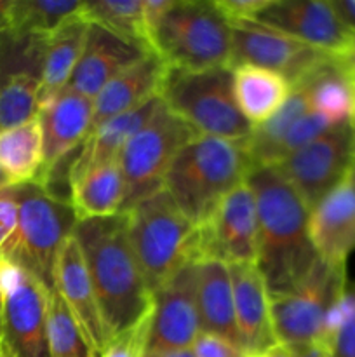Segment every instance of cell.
I'll list each match as a JSON object with an SVG mask.
<instances>
[{
  "mask_svg": "<svg viewBox=\"0 0 355 357\" xmlns=\"http://www.w3.org/2000/svg\"><path fill=\"white\" fill-rule=\"evenodd\" d=\"M246 181L256 201V265L268 295L291 291L320 260L308 234V206L274 166L251 167Z\"/></svg>",
  "mask_w": 355,
  "mask_h": 357,
  "instance_id": "cell-1",
  "label": "cell"
},
{
  "mask_svg": "<svg viewBox=\"0 0 355 357\" xmlns=\"http://www.w3.org/2000/svg\"><path fill=\"white\" fill-rule=\"evenodd\" d=\"M73 237L82 250L110 340L153 310V293L129 241L127 216L79 220Z\"/></svg>",
  "mask_w": 355,
  "mask_h": 357,
  "instance_id": "cell-2",
  "label": "cell"
},
{
  "mask_svg": "<svg viewBox=\"0 0 355 357\" xmlns=\"http://www.w3.org/2000/svg\"><path fill=\"white\" fill-rule=\"evenodd\" d=\"M251 167L246 142L198 135L174 157L164 190L198 227L230 190L247 180Z\"/></svg>",
  "mask_w": 355,
  "mask_h": 357,
  "instance_id": "cell-3",
  "label": "cell"
},
{
  "mask_svg": "<svg viewBox=\"0 0 355 357\" xmlns=\"http://www.w3.org/2000/svg\"><path fill=\"white\" fill-rule=\"evenodd\" d=\"M125 216L132 251L152 293L181 267L198 261V227L183 215L166 190L150 195Z\"/></svg>",
  "mask_w": 355,
  "mask_h": 357,
  "instance_id": "cell-4",
  "label": "cell"
},
{
  "mask_svg": "<svg viewBox=\"0 0 355 357\" xmlns=\"http://www.w3.org/2000/svg\"><path fill=\"white\" fill-rule=\"evenodd\" d=\"M17 227L0 260L33 275L54 291V268L59 250L73 234L77 215L72 202L49 194L37 181L14 185Z\"/></svg>",
  "mask_w": 355,
  "mask_h": 357,
  "instance_id": "cell-5",
  "label": "cell"
},
{
  "mask_svg": "<svg viewBox=\"0 0 355 357\" xmlns=\"http://www.w3.org/2000/svg\"><path fill=\"white\" fill-rule=\"evenodd\" d=\"M152 51L167 68H232L230 23L214 2L174 0L152 35Z\"/></svg>",
  "mask_w": 355,
  "mask_h": 357,
  "instance_id": "cell-6",
  "label": "cell"
},
{
  "mask_svg": "<svg viewBox=\"0 0 355 357\" xmlns=\"http://www.w3.org/2000/svg\"><path fill=\"white\" fill-rule=\"evenodd\" d=\"M159 96L174 115L183 119L198 135L246 142L254 131L233 96L232 68L200 72L169 68Z\"/></svg>",
  "mask_w": 355,
  "mask_h": 357,
  "instance_id": "cell-7",
  "label": "cell"
},
{
  "mask_svg": "<svg viewBox=\"0 0 355 357\" xmlns=\"http://www.w3.org/2000/svg\"><path fill=\"white\" fill-rule=\"evenodd\" d=\"M195 136L198 132L191 126L174 115L166 105H160L118 155L125 187L120 213L131 211L150 195L164 190V178L174 157Z\"/></svg>",
  "mask_w": 355,
  "mask_h": 357,
  "instance_id": "cell-8",
  "label": "cell"
},
{
  "mask_svg": "<svg viewBox=\"0 0 355 357\" xmlns=\"http://www.w3.org/2000/svg\"><path fill=\"white\" fill-rule=\"evenodd\" d=\"M347 284V267L319 260L294 289L268 295L271 326L278 344L285 347L320 344L327 316Z\"/></svg>",
  "mask_w": 355,
  "mask_h": 357,
  "instance_id": "cell-9",
  "label": "cell"
},
{
  "mask_svg": "<svg viewBox=\"0 0 355 357\" xmlns=\"http://www.w3.org/2000/svg\"><path fill=\"white\" fill-rule=\"evenodd\" d=\"M2 351L14 357H51L47 342L49 289L23 268L0 260Z\"/></svg>",
  "mask_w": 355,
  "mask_h": 357,
  "instance_id": "cell-10",
  "label": "cell"
},
{
  "mask_svg": "<svg viewBox=\"0 0 355 357\" xmlns=\"http://www.w3.org/2000/svg\"><path fill=\"white\" fill-rule=\"evenodd\" d=\"M354 160V129L347 122L331 128L274 167L312 209L348 176Z\"/></svg>",
  "mask_w": 355,
  "mask_h": 357,
  "instance_id": "cell-11",
  "label": "cell"
},
{
  "mask_svg": "<svg viewBox=\"0 0 355 357\" xmlns=\"http://www.w3.org/2000/svg\"><path fill=\"white\" fill-rule=\"evenodd\" d=\"M228 23L232 31V68L254 65L271 70L285 77L294 87L324 63L336 58L256 21Z\"/></svg>",
  "mask_w": 355,
  "mask_h": 357,
  "instance_id": "cell-12",
  "label": "cell"
},
{
  "mask_svg": "<svg viewBox=\"0 0 355 357\" xmlns=\"http://www.w3.org/2000/svg\"><path fill=\"white\" fill-rule=\"evenodd\" d=\"M233 264L258 261V215L247 181L230 190L202 225H198V260Z\"/></svg>",
  "mask_w": 355,
  "mask_h": 357,
  "instance_id": "cell-13",
  "label": "cell"
},
{
  "mask_svg": "<svg viewBox=\"0 0 355 357\" xmlns=\"http://www.w3.org/2000/svg\"><path fill=\"white\" fill-rule=\"evenodd\" d=\"M251 21L336 58H345L355 42V33L341 23L331 0H270Z\"/></svg>",
  "mask_w": 355,
  "mask_h": 357,
  "instance_id": "cell-14",
  "label": "cell"
},
{
  "mask_svg": "<svg viewBox=\"0 0 355 357\" xmlns=\"http://www.w3.org/2000/svg\"><path fill=\"white\" fill-rule=\"evenodd\" d=\"M198 333L197 261H190L153 293L152 328L146 352L191 349Z\"/></svg>",
  "mask_w": 355,
  "mask_h": 357,
  "instance_id": "cell-15",
  "label": "cell"
},
{
  "mask_svg": "<svg viewBox=\"0 0 355 357\" xmlns=\"http://www.w3.org/2000/svg\"><path fill=\"white\" fill-rule=\"evenodd\" d=\"M308 234L320 260L347 267L355 251V183L350 173L310 209Z\"/></svg>",
  "mask_w": 355,
  "mask_h": 357,
  "instance_id": "cell-16",
  "label": "cell"
},
{
  "mask_svg": "<svg viewBox=\"0 0 355 357\" xmlns=\"http://www.w3.org/2000/svg\"><path fill=\"white\" fill-rule=\"evenodd\" d=\"M54 291L66 303L96 354L101 356L104 345L108 344V333L82 250L73 234L63 244L56 260Z\"/></svg>",
  "mask_w": 355,
  "mask_h": 357,
  "instance_id": "cell-17",
  "label": "cell"
},
{
  "mask_svg": "<svg viewBox=\"0 0 355 357\" xmlns=\"http://www.w3.org/2000/svg\"><path fill=\"white\" fill-rule=\"evenodd\" d=\"M150 52L153 51L118 37L101 24L89 23L86 45L68 87L94 100L111 79Z\"/></svg>",
  "mask_w": 355,
  "mask_h": 357,
  "instance_id": "cell-18",
  "label": "cell"
},
{
  "mask_svg": "<svg viewBox=\"0 0 355 357\" xmlns=\"http://www.w3.org/2000/svg\"><path fill=\"white\" fill-rule=\"evenodd\" d=\"M228 267L240 347L251 357H256L278 344L271 326L267 282L256 264H233Z\"/></svg>",
  "mask_w": 355,
  "mask_h": 357,
  "instance_id": "cell-19",
  "label": "cell"
},
{
  "mask_svg": "<svg viewBox=\"0 0 355 357\" xmlns=\"http://www.w3.org/2000/svg\"><path fill=\"white\" fill-rule=\"evenodd\" d=\"M93 100L72 87L38 110L44 135V169L40 178L86 142L93 121ZM38 178V180H40Z\"/></svg>",
  "mask_w": 355,
  "mask_h": 357,
  "instance_id": "cell-20",
  "label": "cell"
},
{
  "mask_svg": "<svg viewBox=\"0 0 355 357\" xmlns=\"http://www.w3.org/2000/svg\"><path fill=\"white\" fill-rule=\"evenodd\" d=\"M167 70L169 68L160 59V56L150 52L148 56L111 79L93 100V121H90L89 135L110 119L134 110L157 96L166 79Z\"/></svg>",
  "mask_w": 355,
  "mask_h": 357,
  "instance_id": "cell-21",
  "label": "cell"
},
{
  "mask_svg": "<svg viewBox=\"0 0 355 357\" xmlns=\"http://www.w3.org/2000/svg\"><path fill=\"white\" fill-rule=\"evenodd\" d=\"M197 307L200 331L219 335L240 345L232 278L225 261L211 258L197 261Z\"/></svg>",
  "mask_w": 355,
  "mask_h": 357,
  "instance_id": "cell-22",
  "label": "cell"
},
{
  "mask_svg": "<svg viewBox=\"0 0 355 357\" xmlns=\"http://www.w3.org/2000/svg\"><path fill=\"white\" fill-rule=\"evenodd\" d=\"M162 103V98L157 94L141 107L110 119L101 124L96 131L90 132L86 142L80 145V153L73 160L72 169H70V185L89 167L118 160L125 143L153 117Z\"/></svg>",
  "mask_w": 355,
  "mask_h": 357,
  "instance_id": "cell-23",
  "label": "cell"
},
{
  "mask_svg": "<svg viewBox=\"0 0 355 357\" xmlns=\"http://www.w3.org/2000/svg\"><path fill=\"white\" fill-rule=\"evenodd\" d=\"M294 87L306 93L310 112L333 126L355 119V73L341 58H331Z\"/></svg>",
  "mask_w": 355,
  "mask_h": 357,
  "instance_id": "cell-24",
  "label": "cell"
},
{
  "mask_svg": "<svg viewBox=\"0 0 355 357\" xmlns=\"http://www.w3.org/2000/svg\"><path fill=\"white\" fill-rule=\"evenodd\" d=\"M89 21L80 10L47 40L40 70L38 110L68 87L86 45Z\"/></svg>",
  "mask_w": 355,
  "mask_h": 357,
  "instance_id": "cell-25",
  "label": "cell"
},
{
  "mask_svg": "<svg viewBox=\"0 0 355 357\" xmlns=\"http://www.w3.org/2000/svg\"><path fill=\"white\" fill-rule=\"evenodd\" d=\"M233 96L244 117L256 128L277 114L289 96L292 86L285 77L254 65L232 68Z\"/></svg>",
  "mask_w": 355,
  "mask_h": 357,
  "instance_id": "cell-26",
  "label": "cell"
},
{
  "mask_svg": "<svg viewBox=\"0 0 355 357\" xmlns=\"http://www.w3.org/2000/svg\"><path fill=\"white\" fill-rule=\"evenodd\" d=\"M124 194L118 160L89 167L70 185V202L75 209L77 222L120 215Z\"/></svg>",
  "mask_w": 355,
  "mask_h": 357,
  "instance_id": "cell-27",
  "label": "cell"
},
{
  "mask_svg": "<svg viewBox=\"0 0 355 357\" xmlns=\"http://www.w3.org/2000/svg\"><path fill=\"white\" fill-rule=\"evenodd\" d=\"M0 167L14 185L37 181L44 169V135L40 121L0 131Z\"/></svg>",
  "mask_w": 355,
  "mask_h": 357,
  "instance_id": "cell-28",
  "label": "cell"
},
{
  "mask_svg": "<svg viewBox=\"0 0 355 357\" xmlns=\"http://www.w3.org/2000/svg\"><path fill=\"white\" fill-rule=\"evenodd\" d=\"M82 6L77 0H13L10 30L6 35L49 40Z\"/></svg>",
  "mask_w": 355,
  "mask_h": 357,
  "instance_id": "cell-29",
  "label": "cell"
},
{
  "mask_svg": "<svg viewBox=\"0 0 355 357\" xmlns=\"http://www.w3.org/2000/svg\"><path fill=\"white\" fill-rule=\"evenodd\" d=\"M308 98L301 87H292V94L284 107L271 115L267 122L256 126L249 139H246V150L251 166H271L274 152L285 132L292 128L298 119L308 114Z\"/></svg>",
  "mask_w": 355,
  "mask_h": 357,
  "instance_id": "cell-30",
  "label": "cell"
},
{
  "mask_svg": "<svg viewBox=\"0 0 355 357\" xmlns=\"http://www.w3.org/2000/svg\"><path fill=\"white\" fill-rule=\"evenodd\" d=\"M40 73L16 70L0 80V131L17 128L38 117Z\"/></svg>",
  "mask_w": 355,
  "mask_h": 357,
  "instance_id": "cell-31",
  "label": "cell"
},
{
  "mask_svg": "<svg viewBox=\"0 0 355 357\" xmlns=\"http://www.w3.org/2000/svg\"><path fill=\"white\" fill-rule=\"evenodd\" d=\"M82 16L89 23L101 24L118 37L150 49L143 23V0H96L84 2Z\"/></svg>",
  "mask_w": 355,
  "mask_h": 357,
  "instance_id": "cell-32",
  "label": "cell"
},
{
  "mask_svg": "<svg viewBox=\"0 0 355 357\" xmlns=\"http://www.w3.org/2000/svg\"><path fill=\"white\" fill-rule=\"evenodd\" d=\"M47 342L51 357H100L56 291L49 293Z\"/></svg>",
  "mask_w": 355,
  "mask_h": 357,
  "instance_id": "cell-33",
  "label": "cell"
},
{
  "mask_svg": "<svg viewBox=\"0 0 355 357\" xmlns=\"http://www.w3.org/2000/svg\"><path fill=\"white\" fill-rule=\"evenodd\" d=\"M320 344L329 357H355V282H348L331 309Z\"/></svg>",
  "mask_w": 355,
  "mask_h": 357,
  "instance_id": "cell-34",
  "label": "cell"
},
{
  "mask_svg": "<svg viewBox=\"0 0 355 357\" xmlns=\"http://www.w3.org/2000/svg\"><path fill=\"white\" fill-rule=\"evenodd\" d=\"M331 128H334V126L331 124L329 121H326L322 115L315 114V112L305 114L301 119H298V121L292 124V128L289 129L284 135V138L278 142L277 149H275L274 152V159H271V166H275V164H278L281 160H284L285 157L294 153L296 150L303 149L305 145L312 143L313 139H317L320 135L329 131Z\"/></svg>",
  "mask_w": 355,
  "mask_h": 357,
  "instance_id": "cell-35",
  "label": "cell"
},
{
  "mask_svg": "<svg viewBox=\"0 0 355 357\" xmlns=\"http://www.w3.org/2000/svg\"><path fill=\"white\" fill-rule=\"evenodd\" d=\"M152 312L134 326L111 337L100 357H145L152 328Z\"/></svg>",
  "mask_w": 355,
  "mask_h": 357,
  "instance_id": "cell-36",
  "label": "cell"
},
{
  "mask_svg": "<svg viewBox=\"0 0 355 357\" xmlns=\"http://www.w3.org/2000/svg\"><path fill=\"white\" fill-rule=\"evenodd\" d=\"M191 352L195 357H251L239 344L207 331L198 333L191 345Z\"/></svg>",
  "mask_w": 355,
  "mask_h": 357,
  "instance_id": "cell-37",
  "label": "cell"
},
{
  "mask_svg": "<svg viewBox=\"0 0 355 357\" xmlns=\"http://www.w3.org/2000/svg\"><path fill=\"white\" fill-rule=\"evenodd\" d=\"M17 227V199L14 185L0 190V258Z\"/></svg>",
  "mask_w": 355,
  "mask_h": 357,
  "instance_id": "cell-38",
  "label": "cell"
},
{
  "mask_svg": "<svg viewBox=\"0 0 355 357\" xmlns=\"http://www.w3.org/2000/svg\"><path fill=\"white\" fill-rule=\"evenodd\" d=\"M270 0H216L214 6L228 21L253 20Z\"/></svg>",
  "mask_w": 355,
  "mask_h": 357,
  "instance_id": "cell-39",
  "label": "cell"
},
{
  "mask_svg": "<svg viewBox=\"0 0 355 357\" xmlns=\"http://www.w3.org/2000/svg\"><path fill=\"white\" fill-rule=\"evenodd\" d=\"M174 0H145L143 2V23H145L146 35H148L150 47H152V35L167 10L173 7Z\"/></svg>",
  "mask_w": 355,
  "mask_h": 357,
  "instance_id": "cell-40",
  "label": "cell"
},
{
  "mask_svg": "<svg viewBox=\"0 0 355 357\" xmlns=\"http://www.w3.org/2000/svg\"><path fill=\"white\" fill-rule=\"evenodd\" d=\"M341 23L355 33V0H331Z\"/></svg>",
  "mask_w": 355,
  "mask_h": 357,
  "instance_id": "cell-41",
  "label": "cell"
},
{
  "mask_svg": "<svg viewBox=\"0 0 355 357\" xmlns=\"http://www.w3.org/2000/svg\"><path fill=\"white\" fill-rule=\"evenodd\" d=\"M291 349L294 357H329V352L326 351L322 344H308V345H296Z\"/></svg>",
  "mask_w": 355,
  "mask_h": 357,
  "instance_id": "cell-42",
  "label": "cell"
},
{
  "mask_svg": "<svg viewBox=\"0 0 355 357\" xmlns=\"http://www.w3.org/2000/svg\"><path fill=\"white\" fill-rule=\"evenodd\" d=\"M10 9L13 0H0V37L10 30Z\"/></svg>",
  "mask_w": 355,
  "mask_h": 357,
  "instance_id": "cell-43",
  "label": "cell"
},
{
  "mask_svg": "<svg viewBox=\"0 0 355 357\" xmlns=\"http://www.w3.org/2000/svg\"><path fill=\"white\" fill-rule=\"evenodd\" d=\"M256 357H294V356H292L291 349L285 347V345H282V344H277V345H274V347L268 349V351H265L263 354H260Z\"/></svg>",
  "mask_w": 355,
  "mask_h": 357,
  "instance_id": "cell-44",
  "label": "cell"
},
{
  "mask_svg": "<svg viewBox=\"0 0 355 357\" xmlns=\"http://www.w3.org/2000/svg\"><path fill=\"white\" fill-rule=\"evenodd\" d=\"M145 357H195L191 349L184 351H171V352H146Z\"/></svg>",
  "mask_w": 355,
  "mask_h": 357,
  "instance_id": "cell-45",
  "label": "cell"
},
{
  "mask_svg": "<svg viewBox=\"0 0 355 357\" xmlns=\"http://www.w3.org/2000/svg\"><path fill=\"white\" fill-rule=\"evenodd\" d=\"M341 59H343V61L347 63V65L350 66L352 70H355V42H354V45H352L350 52H348V54L345 56V58H341Z\"/></svg>",
  "mask_w": 355,
  "mask_h": 357,
  "instance_id": "cell-46",
  "label": "cell"
},
{
  "mask_svg": "<svg viewBox=\"0 0 355 357\" xmlns=\"http://www.w3.org/2000/svg\"><path fill=\"white\" fill-rule=\"evenodd\" d=\"M10 185H14L13 180H10V178L7 176L6 171H3L2 167H0V190H3V188L10 187Z\"/></svg>",
  "mask_w": 355,
  "mask_h": 357,
  "instance_id": "cell-47",
  "label": "cell"
},
{
  "mask_svg": "<svg viewBox=\"0 0 355 357\" xmlns=\"http://www.w3.org/2000/svg\"><path fill=\"white\" fill-rule=\"evenodd\" d=\"M0 314H2V271H0Z\"/></svg>",
  "mask_w": 355,
  "mask_h": 357,
  "instance_id": "cell-48",
  "label": "cell"
},
{
  "mask_svg": "<svg viewBox=\"0 0 355 357\" xmlns=\"http://www.w3.org/2000/svg\"><path fill=\"white\" fill-rule=\"evenodd\" d=\"M350 178H352V181H354V183H355V160H354V164H352V169H350Z\"/></svg>",
  "mask_w": 355,
  "mask_h": 357,
  "instance_id": "cell-49",
  "label": "cell"
},
{
  "mask_svg": "<svg viewBox=\"0 0 355 357\" xmlns=\"http://www.w3.org/2000/svg\"><path fill=\"white\" fill-rule=\"evenodd\" d=\"M352 129H354V155H355V119L352 121Z\"/></svg>",
  "mask_w": 355,
  "mask_h": 357,
  "instance_id": "cell-50",
  "label": "cell"
},
{
  "mask_svg": "<svg viewBox=\"0 0 355 357\" xmlns=\"http://www.w3.org/2000/svg\"><path fill=\"white\" fill-rule=\"evenodd\" d=\"M0 357H14V356H10L9 352H6V351H0Z\"/></svg>",
  "mask_w": 355,
  "mask_h": 357,
  "instance_id": "cell-51",
  "label": "cell"
},
{
  "mask_svg": "<svg viewBox=\"0 0 355 357\" xmlns=\"http://www.w3.org/2000/svg\"><path fill=\"white\" fill-rule=\"evenodd\" d=\"M0 351H2V342H0Z\"/></svg>",
  "mask_w": 355,
  "mask_h": 357,
  "instance_id": "cell-52",
  "label": "cell"
}]
</instances>
